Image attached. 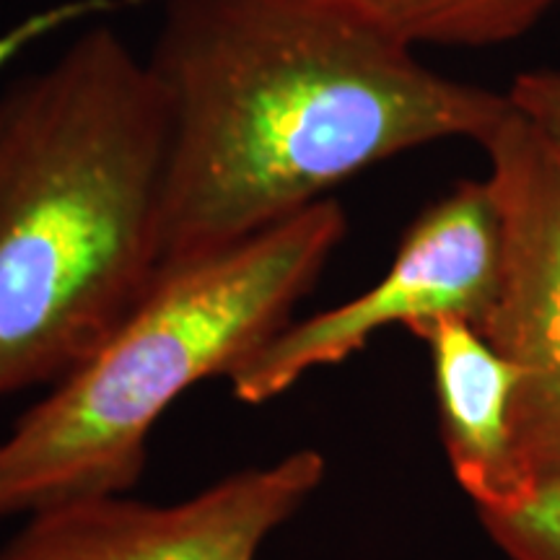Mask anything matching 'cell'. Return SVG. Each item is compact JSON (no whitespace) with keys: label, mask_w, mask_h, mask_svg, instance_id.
<instances>
[{"label":"cell","mask_w":560,"mask_h":560,"mask_svg":"<svg viewBox=\"0 0 560 560\" xmlns=\"http://www.w3.org/2000/svg\"><path fill=\"white\" fill-rule=\"evenodd\" d=\"M164 265L291 219L369 166L482 143L506 94L441 75L327 0H164Z\"/></svg>","instance_id":"cell-1"},{"label":"cell","mask_w":560,"mask_h":560,"mask_svg":"<svg viewBox=\"0 0 560 560\" xmlns=\"http://www.w3.org/2000/svg\"><path fill=\"white\" fill-rule=\"evenodd\" d=\"M170 107L112 26L0 94V397L58 382L164 268Z\"/></svg>","instance_id":"cell-2"},{"label":"cell","mask_w":560,"mask_h":560,"mask_svg":"<svg viewBox=\"0 0 560 560\" xmlns=\"http://www.w3.org/2000/svg\"><path fill=\"white\" fill-rule=\"evenodd\" d=\"M342 236L346 213L327 198L166 262L109 338L0 441V516L136 486L153 423L192 384L231 376L283 330Z\"/></svg>","instance_id":"cell-3"},{"label":"cell","mask_w":560,"mask_h":560,"mask_svg":"<svg viewBox=\"0 0 560 560\" xmlns=\"http://www.w3.org/2000/svg\"><path fill=\"white\" fill-rule=\"evenodd\" d=\"M503 229L488 182H459L410 223L389 270L346 304L289 322L229 376L236 400L262 405L314 369L335 366L387 327L420 335L459 317L480 330L501 289Z\"/></svg>","instance_id":"cell-4"},{"label":"cell","mask_w":560,"mask_h":560,"mask_svg":"<svg viewBox=\"0 0 560 560\" xmlns=\"http://www.w3.org/2000/svg\"><path fill=\"white\" fill-rule=\"evenodd\" d=\"M501 213V289L480 332L520 374L511 452L524 486L560 478V145L511 104L482 140Z\"/></svg>","instance_id":"cell-5"},{"label":"cell","mask_w":560,"mask_h":560,"mask_svg":"<svg viewBox=\"0 0 560 560\" xmlns=\"http://www.w3.org/2000/svg\"><path fill=\"white\" fill-rule=\"evenodd\" d=\"M325 480V457L301 450L192 499L153 506L122 493L32 511L0 560H255Z\"/></svg>","instance_id":"cell-6"},{"label":"cell","mask_w":560,"mask_h":560,"mask_svg":"<svg viewBox=\"0 0 560 560\" xmlns=\"http://www.w3.org/2000/svg\"><path fill=\"white\" fill-rule=\"evenodd\" d=\"M418 338L431 353L446 457L475 511L520 495L529 486L520 478L511 452L516 369L467 319H439Z\"/></svg>","instance_id":"cell-7"},{"label":"cell","mask_w":560,"mask_h":560,"mask_svg":"<svg viewBox=\"0 0 560 560\" xmlns=\"http://www.w3.org/2000/svg\"><path fill=\"white\" fill-rule=\"evenodd\" d=\"M416 50L506 45L535 30L556 0H327Z\"/></svg>","instance_id":"cell-8"},{"label":"cell","mask_w":560,"mask_h":560,"mask_svg":"<svg viewBox=\"0 0 560 560\" xmlns=\"http://www.w3.org/2000/svg\"><path fill=\"white\" fill-rule=\"evenodd\" d=\"M478 520L511 560H560V478L535 482L499 506L478 509Z\"/></svg>","instance_id":"cell-9"},{"label":"cell","mask_w":560,"mask_h":560,"mask_svg":"<svg viewBox=\"0 0 560 560\" xmlns=\"http://www.w3.org/2000/svg\"><path fill=\"white\" fill-rule=\"evenodd\" d=\"M115 5H120V0H68V3L50 5V9L21 19L11 30L0 32V68L9 66L16 55L30 50L39 39L60 32L62 26L73 24L79 19L94 16V13L112 11Z\"/></svg>","instance_id":"cell-10"},{"label":"cell","mask_w":560,"mask_h":560,"mask_svg":"<svg viewBox=\"0 0 560 560\" xmlns=\"http://www.w3.org/2000/svg\"><path fill=\"white\" fill-rule=\"evenodd\" d=\"M509 102L520 115L560 145V70L542 68L520 73L509 89Z\"/></svg>","instance_id":"cell-11"}]
</instances>
